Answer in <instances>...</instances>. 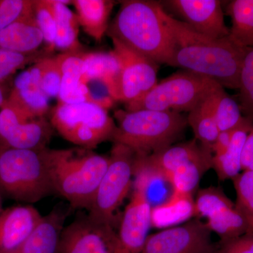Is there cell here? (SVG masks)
Returning <instances> with one entry per match:
<instances>
[{
    "label": "cell",
    "instance_id": "6da1fadb",
    "mask_svg": "<svg viewBox=\"0 0 253 253\" xmlns=\"http://www.w3.org/2000/svg\"><path fill=\"white\" fill-rule=\"evenodd\" d=\"M160 14L175 41L176 48L169 66L182 68L215 82L224 88L239 89L241 70L248 49L229 39H212L171 17L160 6Z\"/></svg>",
    "mask_w": 253,
    "mask_h": 253
},
{
    "label": "cell",
    "instance_id": "7a4b0ae2",
    "mask_svg": "<svg viewBox=\"0 0 253 253\" xmlns=\"http://www.w3.org/2000/svg\"><path fill=\"white\" fill-rule=\"evenodd\" d=\"M160 6L147 0L122 1L107 32L111 38L158 64L169 65L176 42L161 18Z\"/></svg>",
    "mask_w": 253,
    "mask_h": 253
},
{
    "label": "cell",
    "instance_id": "3957f363",
    "mask_svg": "<svg viewBox=\"0 0 253 253\" xmlns=\"http://www.w3.org/2000/svg\"><path fill=\"white\" fill-rule=\"evenodd\" d=\"M109 163V157L84 148L47 151L54 191L74 208L89 209Z\"/></svg>",
    "mask_w": 253,
    "mask_h": 253
},
{
    "label": "cell",
    "instance_id": "277c9868",
    "mask_svg": "<svg viewBox=\"0 0 253 253\" xmlns=\"http://www.w3.org/2000/svg\"><path fill=\"white\" fill-rule=\"evenodd\" d=\"M113 143L127 146L136 154L150 155L172 146L184 134L187 118L172 111L118 110Z\"/></svg>",
    "mask_w": 253,
    "mask_h": 253
},
{
    "label": "cell",
    "instance_id": "5b68a950",
    "mask_svg": "<svg viewBox=\"0 0 253 253\" xmlns=\"http://www.w3.org/2000/svg\"><path fill=\"white\" fill-rule=\"evenodd\" d=\"M47 148L0 147V189L22 202L36 203L54 191L47 165Z\"/></svg>",
    "mask_w": 253,
    "mask_h": 253
},
{
    "label": "cell",
    "instance_id": "8992f818",
    "mask_svg": "<svg viewBox=\"0 0 253 253\" xmlns=\"http://www.w3.org/2000/svg\"><path fill=\"white\" fill-rule=\"evenodd\" d=\"M220 87L209 78L184 70L158 83L140 99L126 104V109L190 112Z\"/></svg>",
    "mask_w": 253,
    "mask_h": 253
},
{
    "label": "cell",
    "instance_id": "52a82bcc",
    "mask_svg": "<svg viewBox=\"0 0 253 253\" xmlns=\"http://www.w3.org/2000/svg\"><path fill=\"white\" fill-rule=\"evenodd\" d=\"M51 124L66 140L87 149L112 140L116 128L108 110L91 103L58 104Z\"/></svg>",
    "mask_w": 253,
    "mask_h": 253
},
{
    "label": "cell",
    "instance_id": "ba28073f",
    "mask_svg": "<svg viewBox=\"0 0 253 253\" xmlns=\"http://www.w3.org/2000/svg\"><path fill=\"white\" fill-rule=\"evenodd\" d=\"M135 156V153L127 146L114 143L107 169L88 209L89 217L112 224L115 212L132 186Z\"/></svg>",
    "mask_w": 253,
    "mask_h": 253
},
{
    "label": "cell",
    "instance_id": "9c48e42d",
    "mask_svg": "<svg viewBox=\"0 0 253 253\" xmlns=\"http://www.w3.org/2000/svg\"><path fill=\"white\" fill-rule=\"evenodd\" d=\"M212 231L199 218L149 235L141 253H217Z\"/></svg>",
    "mask_w": 253,
    "mask_h": 253
},
{
    "label": "cell",
    "instance_id": "30bf717a",
    "mask_svg": "<svg viewBox=\"0 0 253 253\" xmlns=\"http://www.w3.org/2000/svg\"><path fill=\"white\" fill-rule=\"evenodd\" d=\"M111 40L121 65L116 101L126 104L140 99L157 84L158 64L117 40Z\"/></svg>",
    "mask_w": 253,
    "mask_h": 253
},
{
    "label": "cell",
    "instance_id": "8fae6325",
    "mask_svg": "<svg viewBox=\"0 0 253 253\" xmlns=\"http://www.w3.org/2000/svg\"><path fill=\"white\" fill-rule=\"evenodd\" d=\"M121 249L118 234L112 224L88 215L63 228L58 253H118Z\"/></svg>",
    "mask_w": 253,
    "mask_h": 253
},
{
    "label": "cell",
    "instance_id": "7c38bea8",
    "mask_svg": "<svg viewBox=\"0 0 253 253\" xmlns=\"http://www.w3.org/2000/svg\"><path fill=\"white\" fill-rule=\"evenodd\" d=\"M52 126L44 118L31 120L5 101L0 111V139L6 147L18 149L46 148Z\"/></svg>",
    "mask_w": 253,
    "mask_h": 253
},
{
    "label": "cell",
    "instance_id": "4fadbf2b",
    "mask_svg": "<svg viewBox=\"0 0 253 253\" xmlns=\"http://www.w3.org/2000/svg\"><path fill=\"white\" fill-rule=\"evenodd\" d=\"M148 186L136 179L130 201L126 206L120 226L118 239L127 253H141L149 236L151 224V204Z\"/></svg>",
    "mask_w": 253,
    "mask_h": 253
},
{
    "label": "cell",
    "instance_id": "5bb4252c",
    "mask_svg": "<svg viewBox=\"0 0 253 253\" xmlns=\"http://www.w3.org/2000/svg\"><path fill=\"white\" fill-rule=\"evenodd\" d=\"M195 31L212 39L229 36L224 22L221 1L218 0H169L163 1Z\"/></svg>",
    "mask_w": 253,
    "mask_h": 253
},
{
    "label": "cell",
    "instance_id": "9a60e30c",
    "mask_svg": "<svg viewBox=\"0 0 253 253\" xmlns=\"http://www.w3.org/2000/svg\"><path fill=\"white\" fill-rule=\"evenodd\" d=\"M42 218L31 206H16L0 213V253H9L22 244Z\"/></svg>",
    "mask_w": 253,
    "mask_h": 253
},
{
    "label": "cell",
    "instance_id": "2e32d148",
    "mask_svg": "<svg viewBox=\"0 0 253 253\" xmlns=\"http://www.w3.org/2000/svg\"><path fill=\"white\" fill-rule=\"evenodd\" d=\"M44 41L33 8L0 33V49L18 54H35Z\"/></svg>",
    "mask_w": 253,
    "mask_h": 253
},
{
    "label": "cell",
    "instance_id": "e0dca14e",
    "mask_svg": "<svg viewBox=\"0 0 253 253\" xmlns=\"http://www.w3.org/2000/svg\"><path fill=\"white\" fill-rule=\"evenodd\" d=\"M65 215L54 210L41 221L27 239L6 253H58Z\"/></svg>",
    "mask_w": 253,
    "mask_h": 253
},
{
    "label": "cell",
    "instance_id": "ac0fdd59",
    "mask_svg": "<svg viewBox=\"0 0 253 253\" xmlns=\"http://www.w3.org/2000/svg\"><path fill=\"white\" fill-rule=\"evenodd\" d=\"M121 65L113 50L109 52L84 53V71L82 83L99 82L116 101Z\"/></svg>",
    "mask_w": 253,
    "mask_h": 253
},
{
    "label": "cell",
    "instance_id": "d6986e66",
    "mask_svg": "<svg viewBox=\"0 0 253 253\" xmlns=\"http://www.w3.org/2000/svg\"><path fill=\"white\" fill-rule=\"evenodd\" d=\"M253 129V121L245 117L236 128L227 149L221 154L213 155L212 169L215 171L219 180H232L241 173L243 149L248 135Z\"/></svg>",
    "mask_w": 253,
    "mask_h": 253
},
{
    "label": "cell",
    "instance_id": "ffe728a7",
    "mask_svg": "<svg viewBox=\"0 0 253 253\" xmlns=\"http://www.w3.org/2000/svg\"><path fill=\"white\" fill-rule=\"evenodd\" d=\"M195 217L194 199L191 195L172 192L167 201L151 208V227L168 229Z\"/></svg>",
    "mask_w": 253,
    "mask_h": 253
},
{
    "label": "cell",
    "instance_id": "44dd1931",
    "mask_svg": "<svg viewBox=\"0 0 253 253\" xmlns=\"http://www.w3.org/2000/svg\"><path fill=\"white\" fill-rule=\"evenodd\" d=\"M80 26L94 41H101L109 29L114 1L109 0H73Z\"/></svg>",
    "mask_w": 253,
    "mask_h": 253
},
{
    "label": "cell",
    "instance_id": "7402d4cb",
    "mask_svg": "<svg viewBox=\"0 0 253 253\" xmlns=\"http://www.w3.org/2000/svg\"><path fill=\"white\" fill-rule=\"evenodd\" d=\"M56 19V36L54 49L65 51H80L78 41L80 24L77 15L74 14L67 4H72L68 0H50Z\"/></svg>",
    "mask_w": 253,
    "mask_h": 253
},
{
    "label": "cell",
    "instance_id": "603a6c76",
    "mask_svg": "<svg viewBox=\"0 0 253 253\" xmlns=\"http://www.w3.org/2000/svg\"><path fill=\"white\" fill-rule=\"evenodd\" d=\"M216 91L191 110L186 117L188 126H191L194 131L195 139L211 151L213 144L220 132L214 116Z\"/></svg>",
    "mask_w": 253,
    "mask_h": 253
},
{
    "label": "cell",
    "instance_id": "cb8c5ba5",
    "mask_svg": "<svg viewBox=\"0 0 253 253\" xmlns=\"http://www.w3.org/2000/svg\"><path fill=\"white\" fill-rule=\"evenodd\" d=\"M231 18L229 39L239 47H253V0H234L226 8Z\"/></svg>",
    "mask_w": 253,
    "mask_h": 253
},
{
    "label": "cell",
    "instance_id": "d4e9b609",
    "mask_svg": "<svg viewBox=\"0 0 253 253\" xmlns=\"http://www.w3.org/2000/svg\"><path fill=\"white\" fill-rule=\"evenodd\" d=\"M6 101L31 120L44 118L49 111V98L36 86L14 87Z\"/></svg>",
    "mask_w": 253,
    "mask_h": 253
},
{
    "label": "cell",
    "instance_id": "484cf974",
    "mask_svg": "<svg viewBox=\"0 0 253 253\" xmlns=\"http://www.w3.org/2000/svg\"><path fill=\"white\" fill-rule=\"evenodd\" d=\"M206 223L210 230L219 236L220 241L234 239L248 232L247 222L236 205L208 218Z\"/></svg>",
    "mask_w": 253,
    "mask_h": 253
},
{
    "label": "cell",
    "instance_id": "4316f807",
    "mask_svg": "<svg viewBox=\"0 0 253 253\" xmlns=\"http://www.w3.org/2000/svg\"><path fill=\"white\" fill-rule=\"evenodd\" d=\"M212 163H191L177 168L168 178L173 192L193 196L205 173L212 169Z\"/></svg>",
    "mask_w": 253,
    "mask_h": 253
},
{
    "label": "cell",
    "instance_id": "83f0119b",
    "mask_svg": "<svg viewBox=\"0 0 253 253\" xmlns=\"http://www.w3.org/2000/svg\"><path fill=\"white\" fill-rule=\"evenodd\" d=\"M235 203L219 186H209L198 191L194 199L195 218H208L231 206Z\"/></svg>",
    "mask_w": 253,
    "mask_h": 253
},
{
    "label": "cell",
    "instance_id": "f1b7e54d",
    "mask_svg": "<svg viewBox=\"0 0 253 253\" xmlns=\"http://www.w3.org/2000/svg\"><path fill=\"white\" fill-rule=\"evenodd\" d=\"M214 116L219 131L236 127L245 118L241 114L239 104L226 93L224 87L216 91Z\"/></svg>",
    "mask_w": 253,
    "mask_h": 253
},
{
    "label": "cell",
    "instance_id": "f546056e",
    "mask_svg": "<svg viewBox=\"0 0 253 253\" xmlns=\"http://www.w3.org/2000/svg\"><path fill=\"white\" fill-rule=\"evenodd\" d=\"M232 181L236 194V207L247 222V234H253V171H243Z\"/></svg>",
    "mask_w": 253,
    "mask_h": 253
},
{
    "label": "cell",
    "instance_id": "4dcf8cb0",
    "mask_svg": "<svg viewBox=\"0 0 253 253\" xmlns=\"http://www.w3.org/2000/svg\"><path fill=\"white\" fill-rule=\"evenodd\" d=\"M39 88L48 98L58 97L61 89V72L55 57H44L36 63Z\"/></svg>",
    "mask_w": 253,
    "mask_h": 253
},
{
    "label": "cell",
    "instance_id": "1f68e13d",
    "mask_svg": "<svg viewBox=\"0 0 253 253\" xmlns=\"http://www.w3.org/2000/svg\"><path fill=\"white\" fill-rule=\"evenodd\" d=\"M239 89L241 111L253 123V47L246 51Z\"/></svg>",
    "mask_w": 253,
    "mask_h": 253
},
{
    "label": "cell",
    "instance_id": "d6a6232c",
    "mask_svg": "<svg viewBox=\"0 0 253 253\" xmlns=\"http://www.w3.org/2000/svg\"><path fill=\"white\" fill-rule=\"evenodd\" d=\"M58 99L59 104H76L91 103L104 107L94 97L88 84L82 83L81 81L71 78H62Z\"/></svg>",
    "mask_w": 253,
    "mask_h": 253
},
{
    "label": "cell",
    "instance_id": "836d02e7",
    "mask_svg": "<svg viewBox=\"0 0 253 253\" xmlns=\"http://www.w3.org/2000/svg\"><path fill=\"white\" fill-rule=\"evenodd\" d=\"M33 11L37 23L44 36L49 51L54 50L56 36V19L50 0H34Z\"/></svg>",
    "mask_w": 253,
    "mask_h": 253
},
{
    "label": "cell",
    "instance_id": "e575fe53",
    "mask_svg": "<svg viewBox=\"0 0 253 253\" xmlns=\"http://www.w3.org/2000/svg\"><path fill=\"white\" fill-rule=\"evenodd\" d=\"M84 53L81 50L65 51L55 56L61 77L81 81L84 71Z\"/></svg>",
    "mask_w": 253,
    "mask_h": 253
},
{
    "label": "cell",
    "instance_id": "d590c367",
    "mask_svg": "<svg viewBox=\"0 0 253 253\" xmlns=\"http://www.w3.org/2000/svg\"><path fill=\"white\" fill-rule=\"evenodd\" d=\"M34 0H0V33L31 11Z\"/></svg>",
    "mask_w": 253,
    "mask_h": 253
},
{
    "label": "cell",
    "instance_id": "8d00e7d4",
    "mask_svg": "<svg viewBox=\"0 0 253 253\" xmlns=\"http://www.w3.org/2000/svg\"><path fill=\"white\" fill-rule=\"evenodd\" d=\"M36 60L40 59H37L35 54L24 55L0 49V81H4L17 70Z\"/></svg>",
    "mask_w": 253,
    "mask_h": 253
},
{
    "label": "cell",
    "instance_id": "74e56055",
    "mask_svg": "<svg viewBox=\"0 0 253 253\" xmlns=\"http://www.w3.org/2000/svg\"><path fill=\"white\" fill-rule=\"evenodd\" d=\"M217 247V253H253V234L220 241Z\"/></svg>",
    "mask_w": 253,
    "mask_h": 253
},
{
    "label": "cell",
    "instance_id": "f35d334b",
    "mask_svg": "<svg viewBox=\"0 0 253 253\" xmlns=\"http://www.w3.org/2000/svg\"><path fill=\"white\" fill-rule=\"evenodd\" d=\"M241 169L253 171V129L248 135L243 149Z\"/></svg>",
    "mask_w": 253,
    "mask_h": 253
},
{
    "label": "cell",
    "instance_id": "ab89813d",
    "mask_svg": "<svg viewBox=\"0 0 253 253\" xmlns=\"http://www.w3.org/2000/svg\"><path fill=\"white\" fill-rule=\"evenodd\" d=\"M237 127L238 126L235 128H233V129L221 131L219 132V135H218L212 146V151L213 155L221 154V153L224 152L227 149L228 146L230 144L233 135H234Z\"/></svg>",
    "mask_w": 253,
    "mask_h": 253
},
{
    "label": "cell",
    "instance_id": "60d3db41",
    "mask_svg": "<svg viewBox=\"0 0 253 253\" xmlns=\"http://www.w3.org/2000/svg\"><path fill=\"white\" fill-rule=\"evenodd\" d=\"M6 100L4 99V93H3L2 89L0 86V107H2Z\"/></svg>",
    "mask_w": 253,
    "mask_h": 253
},
{
    "label": "cell",
    "instance_id": "b9f144b4",
    "mask_svg": "<svg viewBox=\"0 0 253 253\" xmlns=\"http://www.w3.org/2000/svg\"><path fill=\"white\" fill-rule=\"evenodd\" d=\"M2 211V199H1V190L0 189V213Z\"/></svg>",
    "mask_w": 253,
    "mask_h": 253
},
{
    "label": "cell",
    "instance_id": "7bdbcfd3",
    "mask_svg": "<svg viewBox=\"0 0 253 253\" xmlns=\"http://www.w3.org/2000/svg\"><path fill=\"white\" fill-rule=\"evenodd\" d=\"M118 253H127L126 252V251H123V250L122 249H121V251H120L119 252H118Z\"/></svg>",
    "mask_w": 253,
    "mask_h": 253
}]
</instances>
